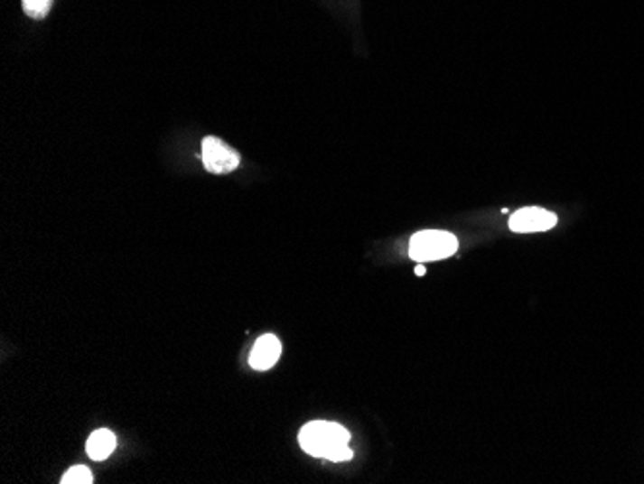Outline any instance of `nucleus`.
<instances>
[{
  "instance_id": "nucleus-1",
  "label": "nucleus",
  "mask_w": 644,
  "mask_h": 484,
  "mask_svg": "<svg viewBox=\"0 0 644 484\" xmlns=\"http://www.w3.org/2000/svg\"><path fill=\"white\" fill-rule=\"evenodd\" d=\"M299 444L313 458L328 461H348L353 458L350 450V433L338 423L313 421L299 431Z\"/></svg>"
},
{
  "instance_id": "nucleus-2",
  "label": "nucleus",
  "mask_w": 644,
  "mask_h": 484,
  "mask_svg": "<svg viewBox=\"0 0 644 484\" xmlns=\"http://www.w3.org/2000/svg\"><path fill=\"white\" fill-rule=\"evenodd\" d=\"M457 237L442 230L417 232L409 241V257L417 263H433L448 259L457 251Z\"/></svg>"
},
{
  "instance_id": "nucleus-3",
  "label": "nucleus",
  "mask_w": 644,
  "mask_h": 484,
  "mask_svg": "<svg viewBox=\"0 0 644 484\" xmlns=\"http://www.w3.org/2000/svg\"><path fill=\"white\" fill-rule=\"evenodd\" d=\"M203 164L210 174H228L238 168L239 154L219 137L203 139Z\"/></svg>"
},
{
  "instance_id": "nucleus-4",
  "label": "nucleus",
  "mask_w": 644,
  "mask_h": 484,
  "mask_svg": "<svg viewBox=\"0 0 644 484\" xmlns=\"http://www.w3.org/2000/svg\"><path fill=\"white\" fill-rule=\"evenodd\" d=\"M557 224V217L550 210L540 207H525L518 212H513L509 219V230L515 234H531V232H546Z\"/></svg>"
},
{
  "instance_id": "nucleus-5",
  "label": "nucleus",
  "mask_w": 644,
  "mask_h": 484,
  "mask_svg": "<svg viewBox=\"0 0 644 484\" xmlns=\"http://www.w3.org/2000/svg\"><path fill=\"white\" fill-rule=\"evenodd\" d=\"M280 353H282L280 340L275 334H265L255 341L249 355V365L255 368V371H268V368L275 367L276 361L280 359Z\"/></svg>"
},
{
  "instance_id": "nucleus-6",
  "label": "nucleus",
  "mask_w": 644,
  "mask_h": 484,
  "mask_svg": "<svg viewBox=\"0 0 644 484\" xmlns=\"http://www.w3.org/2000/svg\"><path fill=\"white\" fill-rule=\"evenodd\" d=\"M117 448V436L107 429L95 431L88 440V455L95 461H105Z\"/></svg>"
},
{
  "instance_id": "nucleus-7",
  "label": "nucleus",
  "mask_w": 644,
  "mask_h": 484,
  "mask_svg": "<svg viewBox=\"0 0 644 484\" xmlns=\"http://www.w3.org/2000/svg\"><path fill=\"white\" fill-rule=\"evenodd\" d=\"M51 6H52V0H22L23 12L33 20L47 18Z\"/></svg>"
},
{
  "instance_id": "nucleus-8",
  "label": "nucleus",
  "mask_w": 644,
  "mask_h": 484,
  "mask_svg": "<svg viewBox=\"0 0 644 484\" xmlns=\"http://www.w3.org/2000/svg\"><path fill=\"white\" fill-rule=\"evenodd\" d=\"M61 482L62 484H91L93 482V475L85 465H76V467L68 469Z\"/></svg>"
},
{
  "instance_id": "nucleus-9",
  "label": "nucleus",
  "mask_w": 644,
  "mask_h": 484,
  "mask_svg": "<svg viewBox=\"0 0 644 484\" xmlns=\"http://www.w3.org/2000/svg\"><path fill=\"white\" fill-rule=\"evenodd\" d=\"M426 273V268H425V263H419L417 266H415V275L417 276H423Z\"/></svg>"
}]
</instances>
